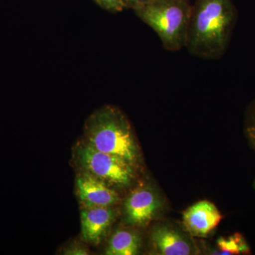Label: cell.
Returning <instances> with one entry per match:
<instances>
[{
  "label": "cell",
  "instance_id": "cell-9",
  "mask_svg": "<svg viewBox=\"0 0 255 255\" xmlns=\"http://www.w3.org/2000/svg\"><path fill=\"white\" fill-rule=\"evenodd\" d=\"M151 241L159 255H189L193 253L189 242L173 228L164 225L152 229Z\"/></svg>",
  "mask_w": 255,
  "mask_h": 255
},
{
  "label": "cell",
  "instance_id": "cell-5",
  "mask_svg": "<svg viewBox=\"0 0 255 255\" xmlns=\"http://www.w3.org/2000/svg\"><path fill=\"white\" fill-rule=\"evenodd\" d=\"M75 184L82 207H113L119 202L115 188L86 172L78 171Z\"/></svg>",
  "mask_w": 255,
  "mask_h": 255
},
{
  "label": "cell",
  "instance_id": "cell-12",
  "mask_svg": "<svg viewBox=\"0 0 255 255\" xmlns=\"http://www.w3.org/2000/svg\"><path fill=\"white\" fill-rule=\"evenodd\" d=\"M246 132L250 142L255 149V102L247 115Z\"/></svg>",
  "mask_w": 255,
  "mask_h": 255
},
{
  "label": "cell",
  "instance_id": "cell-1",
  "mask_svg": "<svg viewBox=\"0 0 255 255\" xmlns=\"http://www.w3.org/2000/svg\"><path fill=\"white\" fill-rule=\"evenodd\" d=\"M237 18L232 0H195L185 48L197 58L219 59L227 50Z\"/></svg>",
  "mask_w": 255,
  "mask_h": 255
},
{
  "label": "cell",
  "instance_id": "cell-16",
  "mask_svg": "<svg viewBox=\"0 0 255 255\" xmlns=\"http://www.w3.org/2000/svg\"></svg>",
  "mask_w": 255,
  "mask_h": 255
},
{
  "label": "cell",
  "instance_id": "cell-4",
  "mask_svg": "<svg viewBox=\"0 0 255 255\" xmlns=\"http://www.w3.org/2000/svg\"><path fill=\"white\" fill-rule=\"evenodd\" d=\"M73 162L78 171L99 178L114 188L128 187L135 179V166L122 157L94 148L79 140L73 149Z\"/></svg>",
  "mask_w": 255,
  "mask_h": 255
},
{
  "label": "cell",
  "instance_id": "cell-10",
  "mask_svg": "<svg viewBox=\"0 0 255 255\" xmlns=\"http://www.w3.org/2000/svg\"><path fill=\"white\" fill-rule=\"evenodd\" d=\"M140 248L139 236L133 231L121 229L110 238L105 251L107 255H135Z\"/></svg>",
  "mask_w": 255,
  "mask_h": 255
},
{
  "label": "cell",
  "instance_id": "cell-7",
  "mask_svg": "<svg viewBox=\"0 0 255 255\" xmlns=\"http://www.w3.org/2000/svg\"><path fill=\"white\" fill-rule=\"evenodd\" d=\"M223 219L218 208L209 201H201L188 208L183 214V224L191 236L206 237Z\"/></svg>",
  "mask_w": 255,
  "mask_h": 255
},
{
  "label": "cell",
  "instance_id": "cell-6",
  "mask_svg": "<svg viewBox=\"0 0 255 255\" xmlns=\"http://www.w3.org/2000/svg\"><path fill=\"white\" fill-rule=\"evenodd\" d=\"M126 221L133 226H147L161 207L158 196L149 187H140L132 191L124 204Z\"/></svg>",
  "mask_w": 255,
  "mask_h": 255
},
{
  "label": "cell",
  "instance_id": "cell-3",
  "mask_svg": "<svg viewBox=\"0 0 255 255\" xmlns=\"http://www.w3.org/2000/svg\"><path fill=\"white\" fill-rule=\"evenodd\" d=\"M191 6L190 0H151L133 11L157 33L166 50L175 52L186 47Z\"/></svg>",
  "mask_w": 255,
  "mask_h": 255
},
{
  "label": "cell",
  "instance_id": "cell-15",
  "mask_svg": "<svg viewBox=\"0 0 255 255\" xmlns=\"http://www.w3.org/2000/svg\"><path fill=\"white\" fill-rule=\"evenodd\" d=\"M151 0H123L124 8L132 10L140 7L142 5L149 2Z\"/></svg>",
  "mask_w": 255,
  "mask_h": 255
},
{
  "label": "cell",
  "instance_id": "cell-14",
  "mask_svg": "<svg viewBox=\"0 0 255 255\" xmlns=\"http://www.w3.org/2000/svg\"><path fill=\"white\" fill-rule=\"evenodd\" d=\"M64 255H88V251L86 248L83 247L73 245V246L68 247L64 251Z\"/></svg>",
  "mask_w": 255,
  "mask_h": 255
},
{
  "label": "cell",
  "instance_id": "cell-11",
  "mask_svg": "<svg viewBox=\"0 0 255 255\" xmlns=\"http://www.w3.org/2000/svg\"><path fill=\"white\" fill-rule=\"evenodd\" d=\"M251 253V249L245 238L240 233L228 237H221L217 241V251L214 255H236Z\"/></svg>",
  "mask_w": 255,
  "mask_h": 255
},
{
  "label": "cell",
  "instance_id": "cell-8",
  "mask_svg": "<svg viewBox=\"0 0 255 255\" xmlns=\"http://www.w3.org/2000/svg\"><path fill=\"white\" fill-rule=\"evenodd\" d=\"M115 219L116 211L112 207H82V239L94 246L100 244Z\"/></svg>",
  "mask_w": 255,
  "mask_h": 255
},
{
  "label": "cell",
  "instance_id": "cell-2",
  "mask_svg": "<svg viewBox=\"0 0 255 255\" xmlns=\"http://www.w3.org/2000/svg\"><path fill=\"white\" fill-rule=\"evenodd\" d=\"M83 140L94 148L122 157L134 166L140 158V150L128 119L113 106H104L87 118Z\"/></svg>",
  "mask_w": 255,
  "mask_h": 255
},
{
  "label": "cell",
  "instance_id": "cell-13",
  "mask_svg": "<svg viewBox=\"0 0 255 255\" xmlns=\"http://www.w3.org/2000/svg\"><path fill=\"white\" fill-rule=\"evenodd\" d=\"M99 6L106 11L112 13L120 12L123 11L124 5L123 0H94Z\"/></svg>",
  "mask_w": 255,
  "mask_h": 255
}]
</instances>
